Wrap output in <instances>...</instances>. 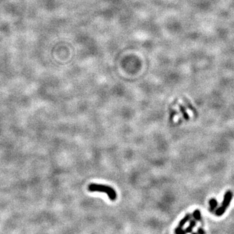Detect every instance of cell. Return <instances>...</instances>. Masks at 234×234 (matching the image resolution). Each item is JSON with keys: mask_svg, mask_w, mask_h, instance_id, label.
I'll return each instance as SVG.
<instances>
[{"mask_svg": "<svg viewBox=\"0 0 234 234\" xmlns=\"http://www.w3.org/2000/svg\"><path fill=\"white\" fill-rule=\"evenodd\" d=\"M197 233L203 234V233H205V232L203 230V229H202V228H199L197 231Z\"/></svg>", "mask_w": 234, "mask_h": 234, "instance_id": "cell-8", "label": "cell"}, {"mask_svg": "<svg viewBox=\"0 0 234 234\" xmlns=\"http://www.w3.org/2000/svg\"><path fill=\"white\" fill-rule=\"evenodd\" d=\"M191 217V214H187L181 220L180 222H179L178 227L175 229V233L178 234H181V233H185V231L183 230V227L185 225V224L187 222V221H189L190 220Z\"/></svg>", "mask_w": 234, "mask_h": 234, "instance_id": "cell-3", "label": "cell"}, {"mask_svg": "<svg viewBox=\"0 0 234 234\" xmlns=\"http://www.w3.org/2000/svg\"><path fill=\"white\" fill-rule=\"evenodd\" d=\"M179 107H180V111L181 112V113H182L183 116L184 118H185L186 120H189V114H188L187 113L186 109H185V107H184L183 106H181V105H179Z\"/></svg>", "mask_w": 234, "mask_h": 234, "instance_id": "cell-6", "label": "cell"}, {"mask_svg": "<svg viewBox=\"0 0 234 234\" xmlns=\"http://www.w3.org/2000/svg\"><path fill=\"white\" fill-rule=\"evenodd\" d=\"M195 226H196V220H191L190 221L189 226L187 227V228L185 229V233H190V232H191L192 229L195 227Z\"/></svg>", "mask_w": 234, "mask_h": 234, "instance_id": "cell-4", "label": "cell"}, {"mask_svg": "<svg viewBox=\"0 0 234 234\" xmlns=\"http://www.w3.org/2000/svg\"><path fill=\"white\" fill-rule=\"evenodd\" d=\"M192 217H193V218H195V220H196V221H200L202 217L201 213H200V211H199V210H195V211L193 212V213H192Z\"/></svg>", "mask_w": 234, "mask_h": 234, "instance_id": "cell-7", "label": "cell"}, {"mask_svg": "<svg viewBox=\"0 0 234 234\" xmlns=\"http://www.w3.org/2000/svg\"><path fill=\"white\" fill-rule=\"evenodd\" d=\"M209 203H210V210L211 211H213L216 207H217L218 206V202H217V200L215 198H212L210 200L209 202Z\"/></svg>", "mask_w": 234, "mask_h": 234, "instance_id": "cell-5", "label": "cell"}, {"mask_svg": "<svg viewBox=\"0 0 234 234\" xmlns=\"http://www.w3.org/2000/svg\"><path fill=\"white\" fill-rule=\"evenodd\" d=\"M88 190L91 192H100L106 193L111 201H114L117 199V195L116 191L110 186L102 184L91 183L88 185Z\"/></svg>", "mask_w": 234, "mask_h": 234, "instance_id": "cell-1", "label": "cell"}, {"mask_svg": "<svg viewBox=\"0 0 234 234\" xmlns=\"http://www.w3.org/2000/svg\"><path fill=\"white\" fill-rule=\"evenodd\" d=\"M232 197H233V194H232V191H228L226 192L224 196V199L223 201H222V205H221V206L219 208H218L216 210V215L222 216L225 213L226 209L228 208V207L230 204V202L232 200Z\"/></svg>", "mask_w": 234, "mask_h": 234, "instance_id": "cell-2", "label": "cell"}]
</instances>
